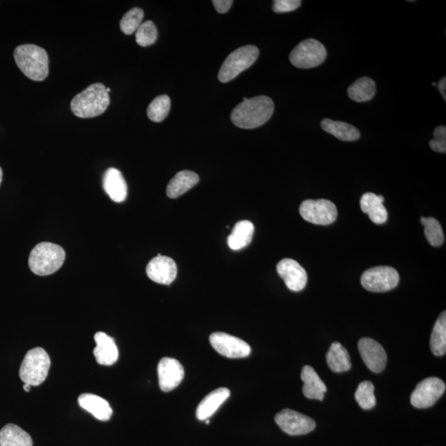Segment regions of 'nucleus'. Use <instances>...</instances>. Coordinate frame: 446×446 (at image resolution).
I'll use <instances>...</instances> for the list:
<instances>
[{"label":"nucleus","instance_id":"f257e3e1","mask_svg":"<svg viewBox=\"0 0 446 446\" xmlns=\"http://www.w3.org/2000/svg\"><path fill=\"white\" fill-rule=\"evenodd\" d=\"M275 105L270 98L261 96L243 98V102L235 107L231 119L234 125L243 129H253L264 125L274 114Z\"/></svg>","mask_w":446,"mask_h":446},{"label":"nucleus","instance_id":"f03ea898","mask_svg":"<svg viewBox=\"0 0 446 446\" xmlns=\"http://www.w3.org/2000/svg\"><path fill=\"white\" fill-rule=\"evenodd\" d=\"M110 103V93L101 83L91 84L74 96L70 109L81 119H91L103 114Z\"/></svg>","mask_w":446,"mask_h":446},{"label":"nucleus","instance_id":"7ed1b4c3","mask_svg":"<svg viewBox=\"0 0 446 446\" xmlns=\"http://www.w3.org/2000/svg\"><path fill=\"white\" fill-rule=\"evenodd\" d=\"M13 55L18 68L32 81H44L48 77L49 58L44 48L34 44L21 45Z\"/></svg>","mask_w":446,"mask_h":446},{"label":"nucleus","instance_id":"20e7f679","mask_svg":"<svg viewBox=\"0 0 446 446\" xmlns=\"http://www.w3.org/2000/svg\"><path fill=\"white\" fill-rule=\"evenodd\" d=\"M65 252L62 247L51 242H41L32 249L28 265L37 275H53L63 266Z\"/></svg>","mask_w":446,"mask_h":446},{"label":"nucleus","instance_id":"39448f33","mask_svg":"<svg viewBox=\"0 0 446 446\" xmlns=\"http://www.w3.org/2000/svg\"><path fill=\"white\" fill-rule=\"evenodd\" d=\"M50 367V356L46 351L40 347L32 349L22 360L20 369V379L31 386H39L48 377Z\"/></svg>","mask_w":446,"mask_h":446},{"label":"nucleus","instance_id":"423d86ee","mask_svg":"<svg viewBox=\"0 0 446 446\" xmlns=\"http://www.w3.org/2000/svg\"><path fill=\"white\" fill-rule=\"evenodd\" d=\"M259 56V49L256 46H242L232 51L221 67L218 79L221 82L227 83L232 81L244 70L251 67Z\"/></svg>","mask_w":446,"mask_h":446},{"label":"nucleus","instance_id":"0eeeda50","mask_svg":"<svg viewBox=\"0 0 446 446\" xmlns=\"http://www.w3.org/2000/svg\"><path fill=\"white\" fill-rule=\"evenodd\" d=\"M327 55L325 46L316 39L304 40L289 55V60L294 67L299 69H311L324 63Z\"/></svg>","mask_w":446,"mask_h":446},{"label":"nucleus","instance_id":"6e6552de","mask_svg":"<svg viewBox=\"0 0 446 446\" xmlns=\"http://www.w3.org/2000/svg\"><path fill=\"white\" fill-rule=\"evenodd\" d=\"M398 283V271L389 266L371 268L361 277V284L366 290L373 293L388 292L396 288Z\"/></svg>","mask_w":446,"mask_h":446},{"label":"nucleus","instance_id":"1a4fd4ad","mask_svg":"<svg viewBox=\"0 0 446 446\" xmlns=\"http://www.w3.org/2000/svg\"><path fill=\"white\" fill-rule=\"evenodd\" d=\"M299 213L307 222L327 226L337 218V209L332 202L327 199L305 200L300 205Z\"/></svg>","mask_w":446,"mask_h":446},{"label":"nucleus","instance_id":"9d476101","mask_svg":"<svg viewBox=\"0 0 446 446\" xmlns=\"http://www.w3.org/2000/svg\"><path fill=\"white\" fill-rule=\"evenodd\" d=\"M209 341L214 350L227 358H246L251 353V346L246 341L227 333H213L209 337Z\"/></svg>","mask_w":446,"mask_h":446},{"label":"nucleus","instance_id":"9b49d317","mask_svg":"<svg viewBox=\"0 0 446 446\" xmlns=\"http://www.w3.org/2000/svg\"><path fill=\"white\" fill-rule=\"evenodd\" d=\"M275 419L281 430L289 435H306L316 428V422L311 417L288 408L280 412Z\"/></svg>","mask_w":446,"mask_h":446},{"label":"nucleus","instance_id":"f8f14e48","mask_svg":"<svg viewBox=\"0 0 446 446\" xmlns=\"http://www.w3.org/2000/svg\"><path fill=\"white\" fill-rule=\"evenodd\" d=\"M445 383L439 378L430 377L417 385L411 396V403L417 408H428L443 395Z\"/></svg>","mask_w":446,"mask_h":446},{"label":"nucleus","instance_id":"ddd939ff","mask_svg":"<svg viewBox=\"0 0 446 446\" xmlns=\"http://www.w3.org/2000/svg\"><path fill=\"white\" fill-rule=\"evenodd\" d=\"M159 385L163 392H170L181 384L185 377V369L176 359L165 357L157 368Z\"/></svg>","mask_w":446,"mask_h":446},{"label":"nucleus","instance_id":"4468645a","mask_svg":"<svg viewBox=\"0 0 446 446\" xmlns=\"http://www.w3.org/2000/svg\"><path fill=\"white\" fill-rule=\"evenodd\" d=\"M361 358L369 369L380 373L387 364V354L383 347L371 338H362L358 344Z\"/></svg>","mask_w":446,"mask_h":446},{"label":"nucleus","instance_id":"2eb2a0df","mask_svg":"<svg viewBox=\"0 0 446 446\" xmlns=\"http://www.w3.org/2000/svg\"><path fill=\"white\" fill-rule=\"evenodd\" d=\"M277 272L286 286L294 292L303 290L307 284L306 270L294 260L286 258L280 261L277 265Z\"/></svg>","mask_w":446,"mask_h":446},{"label":"nucleus","instance_id":"dca6fc26","mask_svg":"<svg viewBox=\"0 0 446 446\" xmlns=\"http://www.w3.org/2000/svg\"><path fill=\"white\" fill-rule=\"evenodd\" d=\"M145 271L150 280L166 285H170L176 280L178 273L175 261L161 254L148 263Z\"/></svg>","mask_w":446,"mask_h":446},{"label":"nucleus","instance_id":"f3484780","mask_svg":"<svg viewBox=\"0 0 446 446\" xmlns=\"http://www.w3.org/2000/svg\"><path fill=\"white\" fill-rule=\"evenodd\" d=\"M96 347L93 350L97 362L101 365H112L119 359V350L114 338L105 332H97L95 335Z\"/></svg>","mask_w":446,"mask_h":446},{"label":"nucleus","instance_id":"a211bd4d","mask_svg":"<svg viewBox=\"0 0 446 446\" xmlns=\"http://www.w3.org/2000/svg\"><path fill=\"white\" fill-rule=\"evenodd\" d=\"M103 186L107 195L116 203H122L128 196V185L122 173L115 168L107 169L103 176Z\"/></svg>","mask_w":446,"mask_h":446},{"label":"nucleus","instance_id":"6ab92c4d","mask_svg":"<svg viewBox=\"0 0 446 446\" xmlns=\"http://www.w3.org/2000/svg\"><path fill=\"white\" fill-rule=\"evenodd\" d=\"M231 395L227 388H219L206 395L201 401L196 410V417L199 421L208 420L218 411L221 405Z\"/></svg>","mask_w":446,"mask_h":446},{"label":"nucleus","instance_id":"aec40b11","mask_svg":"<svg viewBox=\"0 0 446 446\" xmlns=\"http://www.w3.org/2000/svg\"><path fill=\"white\" fill-rule=\"evenodd\" d=\"M79 405L91 412L96 419L107 421L110 420L112 410L109 402L100 396L91 393H83L78 398Z\"/></svg>","mask_w":446,"mask_h":446},{"label":"nucleus","instance_id":"412c9836","mask_svg":"<svg viewBox=\"0 0 446 446\" xmlns=\"http://www.w3.org/2000/svg\"><path fill=\"white\" fill-rule=\"evenodd\" d=\"M383 197L374 192H366L361 197L360 208L362 212L368 214L369 218L375 224H383L388 220V212L383 206Z\"/></svg>","mask_w":446,"mask_h":446},{"label":"nucleus","instance_id":"4be33fe9","mask_svg":"<svg viewBox=\"0 0 446 446\" xmlns=\"http://www.w3.org/2000/svg\"><path fill=\"white\" fill-rule=\"evenodd\" d=\"M301 379L304 383L303 393L309 399L323 400L324 394L327 392V386L315 369L311 366L306 365L302 369Z\"/></svg>","mask_w":446,"mask_h":446},{"label":"nucleus","instance_id":"5701e85b","mask_svg":"<svg viewBox=\"0 0 446 446\" xmlns=\"http://www.w3.org/2000/svg\"><path fill=\"white\" fill-rule=\"evenodd\" d=\"M199 181V177L195 172L190 171L178 172L169 182L166 190L167 196L171 199H177L198 184Z\"/></svg>","mask_w":446,"mask_h":446},{"label":"nucleus","instance_id":"b1692460","mask_svg":"<svg viewBox=\"0 0 446 446\" xmlns=\"http://www.w3.org/2000/svg\"><path fill=\"white\" fill-rule=\"evenodd\" d=\"M254 231V225L250 221H240L235 225L232 233L228 238V247L233 251L242 250L247 247L252 241Z\"/></svg>","mask_w":446,"mask_h":446},{"label":"nucleus","instance_id":"393cba45","mask_svg":"<svg viewBox=\"0 0 446 446\" xmlns=\"http://www.w3.org/2000/svg\"><path fill=\"white\" fill-rule=\"evenodd\" d=\"M321 126L327 133L344 142H354L360 138V131L344 122L325 119L322 121Z\"/></svg>","mask_w":446,"mask_h":446},{"label":"nucleus","instance_id":"a878e982","mask_svg":"<svg viewBox=\"0 0 446 446\" xmlns=\"http://www.w3.org/2000/svg\"><path fill=\"white\" fill-rule=\"evenodd\" d=\"M327 362L333 372L336 373L346 372L351 368L348 351L339 342L332 344L327 354Z\"/></svg>","mask_w":446,"mask_h":446},{"label":"nucleus","instance_id":"bb28decb","mask_svg":"<svg viewBox=\"0 0 446 446\" xmlns=\"http://www.w3.org/2000/svg\"><path fill=\"white\" fill-rule=\"evenodd\" d=\"M32 439L29 434L21 427L8 424L0 431V446H32Z\"/></svg>","mask_w":446,"mask_h":446},{"label":"nucleus","instance_id":"cd10ccee","mask_svg":"<svg viewBox=\"0 0 446 446\" xmlns=\"http://www.w3.org/2000/svg\"><path fill=\"white\" fill-rule=\"evenodd\" d=\"M376 84L372 79L362 77L357 79L348 88L350 100L358 103L367 102L374 97Z\"/></svg>","mask_w":446,"mask_h":446},{"label":"nucleus","instance_id":"c85d7f7f","mask_svg":"<svg viewBox=\"0 0 446 446\" xmlns=\"http://www.w3.org/2000/svg\"><path fill=\"white\" fill-rule=\"evenodd\" d=\"M431 349L436 356H442L446 352V313L443 312L435 322L431 336Z\"/></svg>","mask_w":446,"mask_h":446},{"label":"nucleus","instance_id":"c756f323","mask_svg":"<svg viewBox=\"0 0 446 446\" xmlns=\"http://www.w3.org/2000/svg\"><path fill=\"white\" fill-rule=\"evenodd\" d=\"M171 102L170 97L159 96L150 103L147 109V115L150 119L155 123H161L170 112Z\"/></svg>","mask_w":446,"mask_h":446},{"label":"nucleus","instance_id":"7c9ffc66","mask_svg":"<svg viewBox=\"0 0 446 446\" xmlns=\"http://www.w3.org/2000/svg\"><path fill=\"white\" fill-rule=\"evenodd\" d=\"M421 223L425 228V236L431 245L435 247L442 245L444 232L438 221L434 218H421Z\"/></svg>","mask_w":446,"mask_h":446},{"label":"nucleus","instance_id":"2f4dec72","mask_svg":"<svg viewBox=\"0 0 446 446\" xmlns=\"http://www.w3.org/2000/svg\"><path fill=\"white\" fill-rule=\"evenodd\" d=\"M355 400L363 409H372L376 405L374 384L370 381L360 383L355 392Z\"/></svg>","mask_w":446,"mask_h":446},{"label":"nucleus","instance_id":"473e14b6","mask_svg":"<svg viewBox=\"0 0 446 446\" xmlns=\"http://www.w3.org/2000/svg\"><path fill=\"white\" fill-rule=\"evenodd\" d=\"M143 18L144 12L142 8H131V11L126 13L125 15L122 18L120 22L121 31L126 35L133 34L135 32H137L140 25H142Z\"/></svg>","mask_w":446,"mask_h":446},{"label":"nucleus","instance_id":"72a5a7b5","mask_svg":"<svg viewBox=\"0 0 446 446\" xmlns=\"http://www.w3.org/2000/svg\"><path fill=\"white\" fill-rule=\"evenodd\" d=\"M158 32L152 21H145L136 32V41L140 46H152L157 41Z\"/></svg>","mask_w":446,"mask_h":446},{"label":"nucleus","instance_id":"f704fd0d","mask_svg":"<svg viewBox=\"0 0 446 446\" xmlns=\"http://www.w3.org/2000/svg\"><path fill=\"white\" fill-rule=\"evenodd\" d=\"M434 138L430 140V147L435 152H446V128L445 126H439L435 129Z\"/></svg>","mask_w":446,"mask_h":446},{"label":"nucleus","instance_id":"c9c22d12","mask_svg":"<svg viewBox=\"0 0 446 446\" xmlns=\"http://www.w3.org/2000/svg\"><path fill=\"white\" fill-rule=\"evenodd\" d=\"M300 0H276L274 1L273 9L275 13H288L296 11L301 6Z\"/></svg>","mask_w":446,"mask_h":446},{"label":"nucleus","instance_id":"e433bc0d","mask_svg":"<svg viewBox=\"0 0 446 446\" xmlns=\"http://www.w3.org/2000/svg\"><path fill=\"white\" fill-rule=\"evenodd\" d=\"M214 6L219 13H227L232 7L233 1L232 0H214Z\"/></svg>","mask_w":446,"mask_h":446},{"label":"nucleus","instance_id":"4c0bfd02","mask_svg":"<svg viewBox=\"0 0 446 446\" xmlns=\"http://www.w3.org/2000/svg\"><path fill=\"white\" fill-rule=\"evenodd\" d=\"M438 88H439V91L440 92L441 95H442L444 100H446V93H445V89H446V78L444 77L442 79H440L439 84H438Z\"/></svg>","mask_w":446,"mask_h":446},{"label":"nucleus","instance_id":"58836bf2","mask_svg":"<svg viewBox=\"0 0 446 446\" xmlns=\"http://www.w3.org/2000/svg\"><path fill=\"white\" fill-rule=\"evenodd\" d=\"M31 388L32 386L30 384L25 383V385H23V389H25V391L27 393L30 392Z\"/></svg>","mask_w":446,"mask_h":446},{"label":"nucleus","instance_id":"ea45409f","mask_svg":"<svg viewBox=\"0 0 446 446\" xmlns=\"http://www.w3.org/2000/svg\"><path fill=\"white\" fill-rule=\"evenodd\" d=\"M2 178H3V171H2V169L0 168V185H1Z\"/></svg>","mask_w":446,"mask_h":446},{"label":"nucleus","instance_id":"a19ab883","mask_svg":"<svg viewBox=\"0 0 446 446\" xmlns=\"http://www.w3.org/2000/svg\"><path fill=\"white\" fill-rule=\"evenodd\" d=\"M433 86H436V84H435V82H433Z\"/></svg>","mask_w":446,"mask_h":446}]
</instances>
